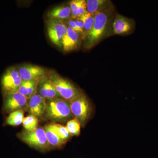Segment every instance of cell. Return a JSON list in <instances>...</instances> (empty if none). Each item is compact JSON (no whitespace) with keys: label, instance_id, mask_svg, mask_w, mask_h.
I'll use <instances>...</instances> for the list:
<instances>
[{"label":"cell","instance_id":"6da1fadb","mask_svg":"<svg viewBox=\"0 0 158 158\" xmlns=\"http://www.w3.org/2000/svg\"><path fill=\"white\" fill-rule=\"evenodd\" d=\"M112 5L95 15L93 27L84 40L85 48H92L99 43L107 34L113 13Z\"/></svg>","mask_w":158,"mask_h":158},{"label":"cell","instance_id":"7a4b0ae2","mask_svg":"<svg viewBox=\"0 0 158 158\" xmlns=\"http://www.w3.org/2000/svg\"><path fill=\"white\" fill-rule=\"evenodd\" d=\"M43 116L56 122H68L73 118L69 102L62 98L46 101V106Z\"/></svg>","mask_w":158,"mask_h":158},{"label":"cell","instance_id":"3957f363","mask_svg":"<svg viewBox=\"0 0 158 158\" xmlns=\"http://www.w3.org/2000/svg\"><path fill=\"white\" fill-rule=\"evenodd\" d=\"M73 116L84 127L93 113V107L87 95L82 92L69 102Z\"/></svg>","mask_w":158,"mask_h":158},{"label":"cell","instance_id":"277c9868","mask_svg":"<svg viewBox=\"0 0 158 158\" xmlns=\"http://www.w3.org/2000/svg\"><path fill=\"white\" fill-rule=\"evenodd\" d=\"M47 76L60 97L67 101H70L82 92L69 80L62 77L56 72L51 71Z\"/></svg>","mask_w":158,"mask_h":158},{"label":"cell","instance_id":"5b68a950","mask_svg":"<svg viewBox=\"0 0 158 158\" xmlns=\"http://www.w3.org/2000/svg\"><path fill=\"white\" fill-rule=\"evenodd\" d=\"M17 136L30 147L41 152H46L51 149L44 128L37 127L33 131L25 130L19 133Z\"/></svg>","mask_w":158,"mask_h":158},{"label":"cell","instance_id":"8992f818","mask_svg":"<svg viewBox=\"0 0 158 158\" xmlns=\"http://www.w3.org/2000/svg\"><path fill=\"white\" fill-rule=\"evenodd\" d=\"M22 82V79L16 68L11 67L8 68L3 75L1 80L4 95L18 92Z\"/></svg>","mask_w":158,"mask_h":158},{"label":"cell","instance_id":"52a82bcc","mask_svg":"<svg viewBox=\"0 0 158 158\" xmlns=\"http://www.w3.org/2000/svg\"><path fill=\"white\" fill-rule=\"evenodd\" d=\"M3 111L10 113L15 111L27 110L28 99L19 92H13L4 95Z\"/></svg>","mask_w":158,"mask_h":158},{"label":"cell","instance_id":"ba28073f","mask_svg":"<svg viewBox=\"0 0 158 158\" xmlns=\"http://www.w3.org/2000/svg\"><path fill=\"white\" fill-rule=\"evenodd\" d=\"M47 30L49 38L54 44L62 48V40L67 30V26L61 20L48 19L47 22Z\"/></svg>","mask_w":158,"mask_h":158},{"label":"cell","instance_id":"9c48e42d","mask_svg":"<svg viewBox=\"0 0 158 158\" xmlns=\"http://www.w3.org/2000/svg\"><path fill=\"white\" fill-rule=\"evenodd\" d=\"M16 69L23 81L39 80L46 75L45 69L38 65L24 64L18 66Z\"/></svg>","mask_w":158,"mask_h":158},{"label":"cell","instance_id":"30bf717a","mask_svg":"<svg viewBox=\"0 0 158 158\" xmlns=\"http://www.w3.org/2000/svg\"><path fill=\"white\" fill-rule=\"evenodd\" d=\"M81 39V34L67 26V31L62 40V49L67 52L77 49Z\"/></svg>","mask_w":158,"mask_h":158},{"label":"cell","instance_id":"8fae6325","mask_svg":"<svg viewBox=\"0 0 158 158\" xmlns=\"http://www.w3.org/2000/svg\"><path fill=\"white\" fill-rule=\"evenodd\" d=\"M46 101L37 93L29 98L27 110L30 115L36 116L38 119H41L45 111Z\"/></svg>","mask_w":158,"mask_h":158},{"label":"cell","instance_id":"7c38bea8","mask_svg":"<svg viewBox=\"0 0 158 158\" xmlns=\"http://www.w3.org/2000/svg\"><path fill=\"white\" fill-rule=\"evenodd\" d=\"M133 20L125 17L120 14H116L112 24L113 34L123 35L129 33L134 27Z\"/></svg>","mask_w":158,"mask_h":158},{"label":"cell","instance_id":"4fadbf2b","mask_svg":"<svg viewBox=\"0 0 158 158\" xmlns=\"http://www.w3.org/2000/svg\"><path fill=\"white\" fill-rule=\"evenodd\" d=\"M37 93L46 100L58 98H61L47 75L40 79Z\"/></svg>","mask_w":158,"mask_h":158},{"label":"cell","instance_id":"5bb4252c","mask_svg":"<svg viewBox=\"0 0 158 158\" xmlns=\"http://www.w3.org/2000/svg\"><path fill=\"white\" fill-rule=\"evenodd\" d=\"M48 19L68 20L71 17V9L69 5H64L57 6L48 13Z\"/></svg>","mask_w":158,"mask_h":158},{"label":"cell","instance_id":"9a60e30c","mask_svg":"<svg viewBox=\"0 0 158 158\" xmlns=\"http://www.w3.org/2000/svg\"><path fill=\"white\" fill-rule=\"evenodd\" d=\"M44 129L51 149L59 148L64 144L54 128L53 123L47 125Z\"/></svg>","mask_w":158,"mask_h":158},{"label":"cell","instance_id":"2e32d148","mask_svg":"<svg viewBox=\"0 0 158 158\" xmlns=\"http://www.w3.org/2000/svg\"><path fill=\"white\" fill-rule=\"evenodd\" d=\"M86 9L87 12L95 15L111 6V1L109 0H87Z\"/></svg>","mask_w":158,"mask_h":158},{"label":"cell","instance_id":"e0dca14e","mask_svg":"<svg viewBox=\"0 0 158 158\" xmlns=\"http://www.w3.org/2000/svg\"><path fill=\"white\" fill-rule=\"evenodd\" d=\"M39 80L23 81L18 92L28 99L37 94V88Z\"/></svg>","mask_w":158,"mask_h":158},{"label":"cell","instance_id":"ac0fdd59","mask_svg":"<svg viewBox=\"0 0 158 158\" xmlns=\"http://www.w3.org/2000/svg\"><path fill=\"white\" fill-rule=\"evenodd\" d=\"M71 9V17L73 18L81 17L87 12L85 0H73L69 4Z\"/></svg>","mask_w":158,"mask_h":158},{"label":"cell","instance_id":"d6986e66","mask_svg":"<svg viewBox=\"0 0 158 158\" xmlns=\"http://www.w3.org/2000/svg\"><path fill=\"white\" fill-rule=\"evenodd\" d=\"M24 118V111H15L10 113L6 118V124L11 126H18L23 123Z\"/></svg>","mask_w":158,"mask_h":158},{"label":"cell","instance_id":"ffe728a7","mask_svg":"<svg viewBox=\"0 0 158 158\" xmlns=\"http://www.w3.org/2000/svg\"><path fill=\"white\" fill-rule=\"evenodd\" d=\"M79 17L83 21L84 24V33L83 34V40H84L93 27L95 19V15L90 14L87 12Z\"/></svg>","mask_w":158,"mask_h":158},{"label":"cell","instance_id":"44dd1931","mask_svg":"<svg viewBox=\"0 0 158 158\" xmlns=\"http://www.w3.org/2000/svg\"><path fill=\"white\" fill-rule=\"evenodd\" d=\"M39 119L34 115H30L24 117L23 122V125L25 130L27 131H33L38 127Z\"/></svg>","mask_w":158,"mask_h":158},{"label":"cell","instance_id":"7402d4cb","mask_svg":"<svg viewBox=\"0 0 158 158\" xmlns=\"http://www.w3.org/2000/svg\"><path fill=\"white\" fill-rule=\"evenodd\" d=\"M53 125L59 138L63 144H65L72 137L67 128L62 125L56 123H53Z\"/></svg>","mask_w":158,"mask_h":158},{"label":"cell","instance_id":"603a6c76","mask_svg":"<svg viewBox=\"0 0 158 158\" xmlns=\"http://www.w3.org/2000/svg\"><path fill=\"white\" fill-rule=\"evenodd\" d=\"M81 125L76 118H73L67 122L66 127L72 136H78L81 133Z\"/></svg>","mask_w":158,"mask_h":158},{"label":"cell","instance_id":"cb8c5ba5","mask_svg":"<svg viewBox=\"0 0 158 158\" xmlns=\"http://www.w3.org/2000/svg\"><path fill=\"white\" fill-rule=\"evenodd\" d=\"M75 23L76 24L77 28L79 33L81 34L82 39H83V34L84 33V24L83 21L80 18V17H77L73 18Z\"/></svg>","mask_w":158,"mask_h":158}]
</instances>
